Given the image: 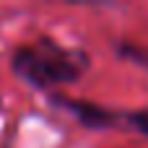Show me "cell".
Instances as JSON below:
<instances>
[{
	"label": "cell",
	"instance_id": "1",
	"mask_svg": "<svg viewBox=\"0 0 148 148\" xmlns=\"http://www.w3.org/2000/svg\"><path fill=\"white\" fill-rule=\"evenodd\" d=\"M91 57L81 47H65L52 36H39L29 44H21L10 55V70L26 86L36 91H49L70 86L86 75Z\"/></svg>",
	"mask_w": 148,
	"mask_h": 148
},
{
	"label": "cell",
	"instance_id": "2",
	"mask_svg": "<svg viewBox=\"0 0 148 148\" xmlns=\"http://www.w3.org/2000/svg\"><path fill=\"white\" fill-rule=\"evenodd\" d=\"M49 104L70 114L78 125L88 130H125L148 138V107L146 109H114L86 99H73L65 94H49Z\"/></svg>",
	"mask_w": 148,
	"mask_h": 148
},
{
	"label": "cell",
	"instance_id": "3",
	"mask_svg": "<svg viewBox=\"0 0 148 148\" xmlns=\"http://www.w3.org/2000/svg\"><path fill=\"white\" fill-rule=\"evenodd\" d=\"M117 55L138 68L148 70V47H140V44H130V42H122L117 44Z\"/></svg>",
	"mask_w": 148,
	"mask_h": 148
}]
</instances>
